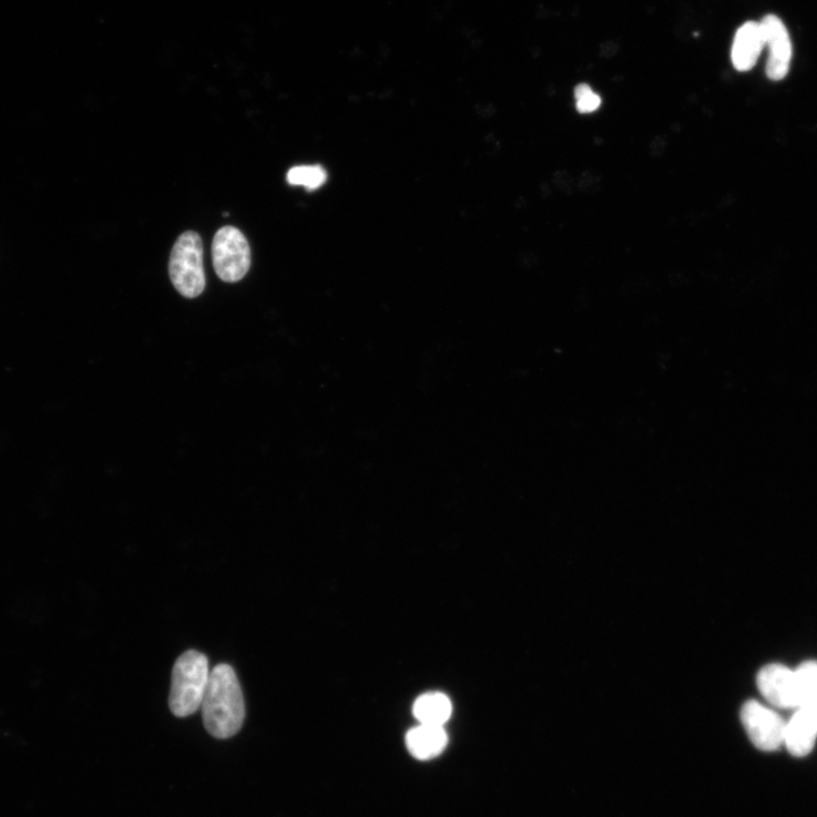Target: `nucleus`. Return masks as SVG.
Returning <instances> with one entry per match:
<instances>
[{
  "label": "nucleus",
  "instance_id": "obj_7",
  "mask_svg": "<svg viewBox=\"0 0 817 817\" xmlns=\"http://www.w3.org/2000/svg\"><path fill=\"white\" fill-rule=\"evenodd\" d=\"M760 27L764 43L768 48L766 75L773 81H782L789 73L793 58V45L787 27L780 18L774 14L766 16Z\"/></svg>",
  "mask_w": 817,
  "mask_h": 817
},
{
  "label": "nucleus",
  "instance_id": "obj_9",
  "mask_svg": "<svg viewBox=\"0 0 817 817\" xmlns=\"http://www.w3.org/2000/svg\"><path fill=\"white\" fill-rule=\"evenodd\" d=\"M765 43L760 23L748 21L743 24L734 40L732 60L739 72L750 71L757 63Z\"/></svg>",
  "mask_w": 817,
  "mask_h": 817
},
{
  "label": "nucleus",
  "instance_id": "obj_14",
  "mask_svg": "<svg viewBox=\"0 0 817 817\" xmlns=\"http://www.w3.org/2000/svg\"><path fill=\"white\" fill-rule=\"evenodd\" d=\"M19 616L32 622H39L45 619V603L37 598H28L19 600L14 609Z\"/></svg>",
  "mask_w": 817,
  "mask_h": 817
},
{
  "label": "nucleus",
  "instance_id": "obj_13",
  "mask_svg": "<svg viewBox=\"0 0 817 817\" xmlns=\"http://www.w3.org/2000/svg\"><path fill=\"white\" fill-rule=\"evenodd\" d=\"M575 109L581 114L596 112L602 105V99L588 83L574 88Z\"/></svg>",
  "mask_w": 817,
  "mask_h": 817
},
{
  "label": "nucleus",
  "instance_id": "obj_5",
  "mask_svg": "<svg viewBox=\"0 0 817 817\" xmlns=\"http://www.w3.org/2000/svg\"><path fill=\"white\" fill-rule=\"evenodd\" d=\"M213 264L218 277L228 283L242 280L252 266V249L244 233L224 226L214 236Z\"/></svg>",
  "mask_w": 817,
  "mask_h": 817
},
{
  "label": "nucleus",
  "instance_id": "obj_8",
  "mask_svg": "<svg viewBox=\"0 0 817 817\" xmlns=\"http://www.w3.org/2000/svg\"><path fill=\"white\" fill-rule=\"evenodd\" d=\"M817 738V703L796 709L787 723L785 745L797 757L813 750Z\"/></svg>",
  "mask_w": 817,
  "mask_h": 817
},
{
  "label": "nucleus",
  "instance_id": "obj_1",
  "mask_svg": "<svg viewBox=\"0 0 817 817\" xmlns=\"http://www.w3.org/2000/svg\"><path fill=\"white\" fill-rule=\"evenodd\" d=\"M202 711L205 728L213 737L227 739L242 731L246 718L245 697L231 665L223 663L212 670Z\"/></svg>",
  "mask_w": 817,
  "mask_h": 817
},
{
  "label": "nucleus",
  "instance_id": "obj_3",
  "mask_svg": "<svg viewBox=\"0 0 817 817\" xmlns=\"http://www.w3.org/2000/svg\"><path fill=\"white\" fill-rule=\"evenodd\" d=\"M211 672L207 656L198 651H186L176 660L168 701L175 716L186 717L202 708Z\"/></svg>",
  "mask_w": 817,
  "mask_h": 817
},
{
  "label": "nucleus",
  "instance_id": "obj_10",
  "mask_svg": "<svg viewBox=\"0 0 817 817\" xmlns=\"http://www.w3.org/2000/svg\"><path fill=\"white\" fill-rule=\"evenodd\" d=\"M448 743L443 727L420 725L409 732L407 746L409 752L419 759H430L440 755Z\"/></svg>",
  "mask_w": 817,
  "mask_h": 817
},
{
  "label": "nucleus",
  "instance_id": "obj_16",
  "mask_svg": "<svg viewBox=\"0 0 817 817\" xmlns=\"http://www.w3.org/2000/svg\"><path fill=\"white\" fill-rule=\"evenodd\" d=\"M554 184L565 195H572L576 188V181L565 171H559L554 174Z\"/></svg>",
  "mask_w": 817,
  "mask_h": 817
},
{
  "label": "nucleus",
  "instance_id": "obj_11",
  "mask_svg": "<svg viewBox=\"0 0 817 817\" xmlns=\"http://www.w3.org/2000/svg\"><path fill=\"white\" fill-rule=\"evenodd\" d=\"M413 713L420 725L443 727L451 716L452 705L446 695L431 693L417 699Z\"/></svg>",
  "mask_w": 817,
  "mask_h": 817
},
{
  "label": "nucleus",
  "instance_id": "obj_2",
  "mask_svg": "<svg viewBox=\"0 0 817 817\" xmlns=\"http://www.w3.org/2000/svg\"><path fill=\"white\" fill-rule=\"evenodd\" d=\"M762 696L773 706L798 709L817 703V661H807L796 668L768 664L757 675Z\"/></svg>",
  "mask_w": 817,
  "mask_h": 817
},
{
  "label": "nucleus",
  "instance_id": "obj_15",
  "mask_svg": "<svg viewBox=\"0 0 817 817\" xmlns=\"http://www.w3.org/2000/svg\"><path fill=\"white\" fill-rule=\"evenodd\" d=\"M601 175L593 171H586L584 172L580 180L576 181V187L581 188L585 194H594V192H598L601 187Z\"/></svg>",
  "mask_w": 817,
  "mask_h": 817
},
{
  "label": "nucleus",
  "instance_id": "obj_12",
  "mask_svg": "<svg viewBox=\"0 0 817 817\" xmlns=\"http://www.w3.org/2000/svg\"><path fill=\"white\" fill-rule=\"evenodd\" d=\"M287 182L309 191L319 188L327 181V172L320 165H302L288 171Z\"/></svg>",
  "mask_w": 817,
  "mask_h": 817
},
{
  "label": "nucleus",
  "instance_id": "obj_4",
  "mask_svg": "<svg viewBox=\"0 0 817 817\" xmlns=\"http://www.w3.org/2000/svg\"><path fill=\"white\" fill-rule=\"evenodd\" d=\"M202 237L196 232L183 233L175 243L170 259V276L176 290L185 298L200 297L206 287Z\"/></svg>",
  "mask_w": 817,
  "mask_h": 817
},
{
  "label": "nucleus",
  "instance_id": "obj_6",
  "mask_svg": "<svg viewBox=\"0 0 817 817\" xmlns=\"http://www.w3.org/2000/svg\"><path fill=\"white\" fill-rule=\"evenodd\" d=\"M744 728L760 750L774 752L785 745L787 721L773 708L756 702H747L741 714Z\"/></svg>",
  "mask_w": 817,
  "mask_h": 817
},
{
  "label": "nucleus",
  "instance_id": "obj_17",
  "mask_svg": "<svg viewBox=\"0 0 817 817\" xmlns=\"http://www.w3.org/2000/svg\"><path fill=\"white\" fill-rule=\"evenodd\" d=\"M668 149V142L665 136L656 135L650 144V154L654 159L662 157Z\"/></svg>",
  "mask_w": 817,
  "mask_h": 817
}]
</instances>
